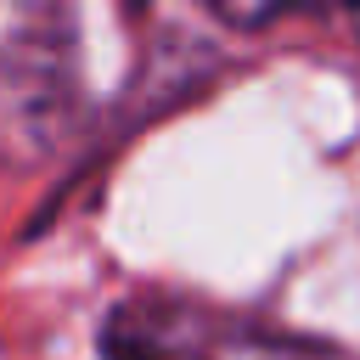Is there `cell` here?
I'll list each match as a JSON object with an SVG mask.
<instances>
[{
    "label": "cell",
    "instance_id": "cell-1",
    "mask_svg": "<svg viewBox=\"0 0 360 360\" xmlns=\"http://www.w3.org/2000/svg\"><path fill=\"white\" fill-rule=\"evenodd\" d=\"M17 39H0V141H11V158H39L45 129L62 107L68 73H62V11H6Z\"/></svg>",
    "mask_w": 360,
    "mask_h": 360
}]
</instances>
